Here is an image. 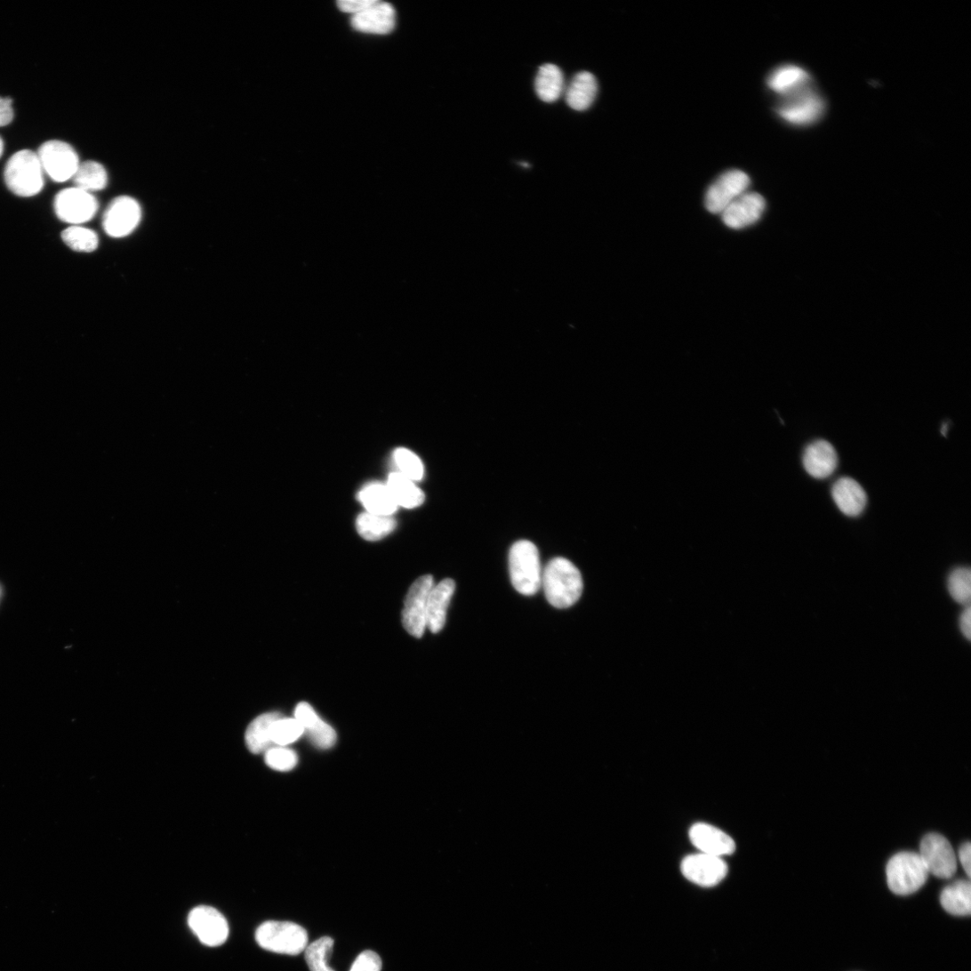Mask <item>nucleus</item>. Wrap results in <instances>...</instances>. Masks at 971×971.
I'll use <instances>...</instances> for the list:
<instances>
[{"mask_svg":"<svg viewBox=\"0 0 971 971\" xmlns=\"http://www.w3.org/2000/svg\"><path fill=\"white\" fill-rule=\"evenodd\" d=\"M765 210V198L758 193L748 191L728 205L721 216L728 228L741 229L758 222Z\"/></svg>","mask_w":971,"mask_h":971,"instance_id":"2eb2a0df","label":"nucleus"},{"mask_svg":"<svg viewBox=\"0 0 971 971\" xmlns=\"http://www.w3.org/2000/svg\"><path fill=\"white\" fill-rule=\"evenodd\" d=\"M358 499L368 513L375 515L392 517L398 507L387 484L379 482L365 485Z\"/></svg>","mask_w":971,"mask_h":971,"instance_id":"b1692460","label":"nucleus"},{"mask_svg":"<svg viewBox=\"0 0 971 971\" xmlns=\"http://www.w3.org/2000/svg\"><path fill=\"white\" fill-rule=\"evenodd\" d=\"M99 208V202L93 194L76 187L60 191L53 201L55 215L69 226L83 225L92 221Z\"/></svg>","mask_w":971,"mask_h":971,"instance_id":"6e6552de","label":"nucleus"},{"mask_svg":"<svg viewBox=\"0 0 971 971\" xmlns=\"http://www.w3.org/2000/svg\"><path fill=\"white\" fill-rule=\"evenodd\" d=\"M396 24L394 8L386 3L377 2L365 12L353 16L351 25L361 33L388 35Z\"/></svg>","mask_w":971,"mask_h":971,"instance_id":"6ab92c4d","label":"nucleus"},{"mask_svg":"<svg viewBox=\"0 0 971 971\" xmlns=\"http://www.w3.org/2000/svg\"><path fill=\"white\" fill-rule=\"evenodd\" d=\"M266 764L281 772L293 769L298 763L297 754L286 747H273L265 755Z\"/></svg>","mask_w":971,"mask_h":971,"instance_id":"c9c22d12","label":"nucleus"},{"mask_svg":"<svg viewBox=\"0 0 971 971\" xmlns=\"http://www.w3.org/2000/svg\"><path fill=\"white\" fill-rule=\"evenodd\" d=\"M334 940L325 936L313 942L305 949V959L310 971H335L329 966Z\"/></svg>","mask_w":971,"mask_h":971,"instance_id":"2f4dec72","label":"nucleus"},{"mask_svg":"<svg viewBox=\"0 0 971 971\" xmlns=\"http://www.w3.org/2000/svg\"><path fill=\"white\" fill-rule=\"evenodd\" d=\"M598 84L596 76L589 71L575 75L566 91V102L576 111L589 109L596 100Z\"/></svg>","mask_w":971,"mask_h":971,"instance_id":"5701e85b","label":"nucleus"},{"mask_svg":"<svg viewBox=\"0 0 971 971\" xmlns=\"http://www.w3.org/2000/svg\"><path fill=\"white\" fill-rule=\"evenodd\" d=\"M970 624H971V611H970V607L967 606V608L964 610V612L962 613V614L960 616L959 627H960L961 632L963 633V635L968 640L970 639V635H971Z\"/></svg>","mask_w":971,"mask_h":971,"instance_id":"a19ab883","label":"nucleus"},{"mask_svg":"<svg viewBox=\"0 0 971 971\" xmlns=\"http://www.w3.org/2000/svg\"><path fill=\"white\" fill-rule=\"evenodd\" d=\"M259 945L269 951L286 955H299L308 946L307 931L292 922L268 921L256 932Z\"/></svg>","mask_w":971,"mask_h":971,"instance_id":"39448f33","label":"nucleus"},{"mask_svg":"<svg viewBox=\"0 0 971 971\" xmlns=\"http://www.w3.org/2000/svg\"><path fill=\"white\" fill-rule=\"evenodd\" d=\"M381 959L373 951H365L355 960L350 971H381Z\"/></svg>","mask_w":971,"mask_h":971,"instance_id":"e433bc0d","label":"nucleus"},{"mask_svg":"<svg viewBox=\"0 0 971 971\" xmlns=\"http://www.w3.org/2000/svg\"><path fill=\"white\" fill-rule=\"evenodd\" d=\"M684 876L697 885L713 887L720 883L727 874V865L721 857L706 854L692 855L681 864Z\"/></svg>","mask_w":971,"mask_h":971,"instance_id":"4468645a","label":"nucleus"},{"mask_svg":"<svg viewBox=\"0 0 971 971\" xmlns=\"http://www.w3.org/2000/svg\"><path fill=\"white\" fill-rule=\"evenodd\" d=\"M455 591V582L451 579L434 585L428 601V628L433 633L440 632L446 622L447 609Z\"/></svg>","mask_w":971,"mask_h":971,"instance_id":"412c9836","label":"nucleus"},{"mask_svg":"<svg viewBox=\"0 0 971 971\" xmlns=\"http://www.w3.org/2000/svg\"><path fill=\"white\" fill-rule=\"evenodd\" d=\"M948 590L959 604L969 606L971 597V574L969 569L958 568L949 576Z\"/></svg>","mask_w":971,"mask_h":971,"instance_id":"f704fd0d","label":"nucleus"},{"mask_svg":"<svg viewBox=\"0 0 971 971\" xmlns=\"http://www.w3.org/2000/svg\"><path fill=\"white\" fill-rule=\"evenodd\" d=\"M941 432H942V435H943V436L946 435V432H947V425L946 424L943 425Z\"/></svg>","mask_w":971,"mask_h":971,"instance_id":"37998d69","label":"nucleus"},{"mask_svg":"<svg viewBox=\"0 0 971 971\" xmlns=\"http://www.w3.org/2000/svg\"><path fill=\"white\" fill-rule=\"evenodd\" d=\"M832 497L839 510L850 518L860 516L867 504V495L862 486L848 477H841L835 482Z\"/></svg>","mask_w":971,"mask_h":971,"instance_id":"aec40b11","label":"nucleus"},{"mask_svg":"<svg viewBox=\"0 0 971 971\" xmlns=\"http://www.w3.org/2000/svg\"><path fill=\"white\" fill-rule=\"evenodd\" d=\"M36 153L44 174L56 183L72 180L81 164L75 148L59 140L43 143Z\"/></svg>","mask_w":971,"mask_h":971,"instance_id":"423d86ee","label":"nucleus"},{"mask_svg":"<svg viewBox=\"0 0 971 971\" xmlns=\"http://www.w3.org/2000/svg\"><path fill=\"white\" fill-rule=\"evenodd\" d=\"M61 239L67 247L76 253H91L100 245L98 234L83 225L68 226L62 231Z\"/></svg>","mask_w":971,"mask_h":971,"instance_id":"7c9ffc66","label":"nucleus"},{"mask_svg":"<svg viewBox=\"0 0 971 971\" xmlns=\"http://www.w3.org/2000/svg\"><path fill=\"white\" fill-rule=\"evenodd\" d=\"M689 836L692 844L702 854L721 857L733 855L736 850V844L730 836L705 823L694 825Z\"/></svg>","mask_w":971,"mask_h":971,"instance_id":"f3484780","label":"nucleus"},{"mask_svg":"<svg viewBox=\"0 0 971 971\" xmlns=\"http://www.w3.org/2000/svg\"><path fill=\"white\" fill-rule=\"evenodd\" d=\"M14 119L12 100L8 98H0V127L12 124Z\"/></svg>","mask_w":971,"mask_h":971,"instance_id":"58836bf2","label":"nucleus"},{"mask_svg":"<svg viewBox=\"0 0 971 971\" xmlns=\"http://www.w3.org/2000/svg\"><path fill=\"white\" fill-rule=\"evenodd\" d=\"M393 459L399 473L418 482L424 477L425 468L421 458L411 450L398 448L393 453Z\"/></svg>","mask_w":971,"mask_h":971,"instance_id":"72a5a7b5","label":"nucleus"},{"mask_svg":"<svg viewBox=\"0 0 971 971\" xmlns=\"http://www.w3.org/2000/svg\"><path fill=\"white\" fill-rule=\"evenodd\" d=\"M941 904L946 912L957 917H967L971 913V885L969 880L959 879L946 887L941 894Z\"/></svg>","mask_w":971,"mask_h":971,"instance_id":"a878e982","label":"nucleus"},{"mask_svg":"<svg viewBox=\"0 0 971 971\" xmlns=\"http://www.w3.org/2000/svg\"><path fill=\"white\" fill-rule=\"evenodd\" d=\"M825 108L823 99L809 85L782 98L777 113L787 123L802 126L818 122Z\"/></svg>","mask_w":971,"mask_h":971,"instance_id":"0eeeda50","label":"nucleus"},{"mask_svg":"<svg viewBox=\"0 0 971 971\" xmlns=\"http://www.w3.org/2000/svg\"><path fill=\"white\" fill-rule=\"evenodd\" d=\"M542 587L552 606L566 609L580 600L584 584L577 566L569 559L558 557L550 560L542 571Z\"/></svg>","mask_w":971,"mask_h":971,"instance_id":"f257e3e1","label":"nucleus"},{"mask_svg":"<svg viewBox=\"0 0 971 971\" xmlns=\"http://www.w3.org/2000/svg\"><path fill=\"white\" fill-rule=\"evenodd\" d=\"M970 857H971V846H970L969 842H967V843L963 844L960 847L959 850V863H961V865H962L967 878H970V875H971Z\"/></svg>","mask_w":971,"mask_h":971,"instance_id":"ea45409f","label":"nucleus"},{"mask_svg":"<svg viewBox=\"0 0 971 971\" xmlns=\"http://www.w3.org/2000/svg\"><path fill=\"white\" fill-rule=\"evenodd\" d=\"M397 505L405 509H416L425 501V494L415 481L399 472L391 473L387 482Z\"/></svg>","mask_w":971,"mask_h":971,"instance_id":"393cba45","label":"nucleus"},{"mask_svg":"<svg viewBox=\"0 0 971 971\" xmlns=\"http://www.w3.org/2000/svg\"><path fill=\"white\" fill-rule=\"evenodd\" d=\"M434 585L431 575L422 576L413 584L405 599L403 626L415 638H421L428 628V601Z\"/></svg>","mask_w":971,"mask_h":971,"instance_id":"1a4fd4ad","label":"nucleus"},{"mask_svg":"<svg viewBox=\"0 0 971 971\" xmlns=\"http://www.w3.org/2000/svg\"><path fill=\"white\" fill-rule=\"evenodd\" d=\"M396 528V521L391 516H381L364 513L357 520L358 534L367 541L381 540Z\"/></svg>","mask_w":971,"mask_h":971,"instance_id":"c756f323","label":"nucleus"},{"mask_svg":"<svg viewBox=\"0 0 971 971\" xmlns=\"http://www.w3.org/2000/svg\"><path fill=\"white\" fill-rule=\"evenodd\" d=\"M141 207L132 197L122 196L114 199L103 217V228L113 237L130 235L140 224Z\"/></svg>","mask_w":971,"mask_h":971,"instance_id":"f8f14e48","label":"nucleus"},{"mask_svg":"<svg viewBox=\"0 0 971 971\" xmlns=\"http://www.w3.org/2000/svg\"><path fill=\"white\" fill-rule=\"evenodd\" d=\"M44 172L36 152L22 149L7 162L4 181L14 195L29 198L39 195L44 187Z\"/></svg>","mask_w":971,"mask_h":971,"instance_id":"f03ea898","label":"nucleus"},{"mask_svg":"<svg viewBox=\"0 0 971 971\" xmlns=\"http://www.w3.org/2000/svg\"><path fill=\"white\" fill-rule=\"evenodd\" d=\"M304 734L303 728L295 718L279 717L271 726L273 746L287 747Z\"/></svg>","mask_w":971,"mask_h":971,"instance_id":"473e14b6","label":"nucleus"},{"mask_svg":"<svg viewBox=\"0 0 971 971\" xmlns=\"http://www.w3.org/2000/svg\"><path fill=\"white\" fill-rule=\"evenodd\" d=\"M4 152V141L3 138H2V136H0V157L3 156Z\"/></svg>","mask_w":971,"mask_h":971,"instance_id":"79ce46f5","label":"nucleus"},{"mask_svg":"<svg viewBox=\"0 0 971 971\" xmlns=\"http://www.w3.org/2000/svg\"><path fill=\"white\" fill-rule=\"evenodd\" d=\"M806 471L815 478L831 477L838 468L839 457L834 446L826 440L808 445L802 458Z\"/></svg>","mask_w":971,"mask_h":971,"instance_id":"a211bd4d","label":"nucleus"},{"mask_svg":"<svg viewBox=\"0 0 971 971\" xmlns=\"http://www.w3.org/2000/svg\"><path fill=\"white\" fill-rule=\"evenodd\" d=\"M887 886L899 896L916 894L926 884L929 872L919 854L901 852L887 862Z\"/></svg>","mask_w":971,"mask_h":971,"instance_id":"20e7f679","label":"nucleus"},{"mask_svg":"<svg viewBox=\"0 0 971 971\" xmlns=\"http://www.w3.org/2000/svg\"><path fill=\"white\" fill-rule=\"evenodd\" d=\"M750 186L749 176L738 170L723 173L709 188L705 205L711 213H720L742 195L748 192Z\"/></svg>","mask_w":971,"mask_h":971,"instance_id":"9b49d317","label":"nucleus"},{"mask_svg":"<svg viewBox=\"0 0 971 971\" xmlns=\"http://www.w3.org/2000/svg\"><path fill=\"white\" fill-rule=\"evenodd\" d=\"M282 715L277 712L264 713L255 718L246 732V744L253 754H261L273 748L271 726Z\"/></svg>","mask_w":971,"mask_h":971,"instance_id":"cd10ccee","label":"nucleus"},{"mask_svg":"<svg viewBox=\"0 0 971 971\" xmlns=\"http://www.w3.org/2000/svg\"><path fill=\"white\" fill-rule=\"evenodd\" d=\"M534 87L542 101L556 102L564 90V76L561 69L551 63L542 65L536 75Z\"/></svg>","mask_w":971,"mask_h":971,"instance_id":"bb28decb","label":"nucleus"},{"mask_svg":"<svg viewBox=\"0 0 971 971\" xmlns=\"http://www.w3.org/2000/svg\"><path fill=\"white\" fill-rule=\"evenodd\" d=\"M921 856L929 873L950 879L957 871V857L951 843L938 833L926 835L920 843Z\"/></svg>","mask_w":971,"mask_h":971,"instance_id":"9d476101","label":"nucleus"},{"mask_svg":"<svg viewBox=\"0 0 971 971\" xmlns=\"http://www.w3.org/2000/svg\"><path fill=\"white\" fill-rule=\"evenodd\" d=\"M189 925L200 942L210 947L223 944L229 936V925L224 916L217 910L199 906L189 916Z\"/></svg>","mask_w":971,"mask_h":971,"instance_id":"ddd939ff","label":"nucleus"},{"mask_svg":"<svg viewBox=\"0 0 971 971\" xmlns=\"http://www.w3.org/2000/svg\"><path fill=\"white\" fill-rule=\"evenodd\" d=\"M510 579L515 590L524 596H534L542 588V570L534 543L518 541L510 551Z\"/></svg>","mask_w":971,"mask_h":971,"instance_id":"7ed1b4c3","label":"nucleus"},{"mask_svg":"<svg viewBox=\"0 0 971 971\" xmlns=\"http://www.w3.org/2000/svg\"><path fill=\"white\" fill-rule=\"evenodd\" d=\"M376 2L377 0H341L338 6L342 12L355 16L365 12Z\"/></svg>","mask_w":971,"mask_h":971,"instance_id":"4c0bfd02","label":"nucleus"},{"mask_svg":"<svg viewBox=\"0 0 971 971\" xmlns=\"http://www.w3.org/2000/svg\"><path fill=\"white\" fill-rule=\"evenodd\" d=\"M75 187L89 193L104 190L109 181L107 169L95 160L81 162L72 179Z\"/></svg>","mask_w":971,"mask_h":971,"instance_id":"c85d7f7f","label":"nucleus"},{"mask_svg":"<svg viewBox=\"0 0 971 971\" xmlns=\"http://www.w3.org/2000/svg\"><path fill=\"white\" fill-rule=\"evenodd\" d=\"M294 718L301 725L304 734H307L316 747L328 750L335 745L337 734L334 728L319 718L310 704L300 702L296 706Z\"/></svg>","mask_w":971,"mask_h":971,"instance_id":"dca6fc26","label":"nucleus"},{"mask_svg":"<svg viewBox=\"0 0 971 971\" xmlns=\"http://www.w3.org/2000/svg\"><path fill=\"white\" fill-rule=\"evenodd\" d=\"M811 76L795 65H784L776 68L768 77V87L781 98L793 94L811 85Z\"/></svg>","mask_w":971,"mask_h":971,"instance_id":"4be33fe9","label":"nucleus"}]
</instances>
